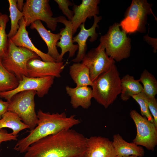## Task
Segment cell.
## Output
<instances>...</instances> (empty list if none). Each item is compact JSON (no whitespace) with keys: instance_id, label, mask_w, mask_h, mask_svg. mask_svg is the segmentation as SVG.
I'll return each instance as SVG.
<instances>
[{"instance_id":"obj_1","label":"cell","mask_w":157,"mask_h":157,"mask_svg":"<svg viewBox=\"0 0 157 157\" xmlns=\"http://www.w3.org/2000/svg\"><path fill=\"white\" fill-rule=\"evenodd\" d=\"M86 138L74 130H64L32 143L25 152L24 157L83 156L86 149Z\"/></svg>"},{"instance_id":"obj_2","label":"cell","mask_w":157,"mask_h":157,"mask_svg":"<svg viewBox=\"0 0 157 157\" xmlns=\"http://www.w3.org/2000/svg\"><path fill=\"white\" fill-rule=\"evenodd\" d=\"M37 126L26 137L19 140L13 149L20 153L26 152L36 141L62 130L70 129L81 123L75 115L67 117L65 112L51 113L39 109L37 112Z\"/></svg>"},{"instance_id":"obj_3","label":"cell","mask_w":157,"mask_h":157,"mask_svg":"<svg viewBox=\"0 0 157 157\" xmlns=\"http://www.w3.org/2000/svg\"><path fill=\"white\" fill-rule=\"evenodd\" d=\"M119 73L115 64L107 72L100 74L93 82V98L105 108H107L121 94Z\"/></svg>"},{"instance_id":"obj_4","label":"cell","mask_w":157,"mask_h":157,"mask_svg":"<svg viewBox=\"0 0 157 157\" xmlns=\"http://www.w3.org/2000/svg\"><path fill=\"white\" fill-rule=\"evenodd\" d=\"M120 27L119 24L114 23L99 39L100 44L104 47L108 56L117 62L128 58L131 49V39Z\"/></svg>"},{"instance_id":"obj_5","label":"cell","mask_w":157,"mask_h":157,"mask_svg":"<svg viewBox=\"0 0 157 157\" xmlns=\"http://www.w3.org/2000/svg\"><path fill=\"white\" fill-rule=\"evenodd\" d=\"M7 51L1 60L3 66L14 74L19 81L24 76H28L27 64L34 58L41 59L35 53L28 49L17 46L8 38Z\"/></svg>"},{"instance_id":"obj_6","label":"cell","mask_w":157,"mask_h":157,"mask_svg":"<svg viewBox=\"0 0 157 157\" xmlns=\"http://www.w3.org/2000/svg\"><path fill=\"white\" fill-rule=\"evenodd\" d=\"M36 91L27 90L14 95L9 102L8 111L13 112L29 127L30 131L37 126L38 119L35 110Z\"/></svg>"},{"instance_id":"obj_7","label":"cell","mask_w":157,"mask_h":157,"mask_svg":"<svg viewBox=\"0 0 157 157\" xmlns=\"http://www.w3.org/2000/svg\"><path fill=\"white\" fill-rule=\"evenodd\" d=\"M152 6L146 0H133L124 18L119 24L122 30L126 33L145 32L147 15H154Z\"/></svg>"},{"instance_id":"obj_8","label":"cell","mask_w":157,"mask_h":157,"mask_svg":"<svg viewBox=\"0 0 157 157\" xmlns=\"http://www.w3.org/2000/svg\"><path fill=\"white\" fill-rule=\"evenodd\" d=\"M49 2V0H26L22 11L26 26L37 20H42L52 31L56 30L57 23L56 17H53Z\"/></svg>"},{"instance_id":"obj_9","label":"cell","mask_w":157,"mask_h":157,"mask_svg":"<svg viewBox=\"0 0 157 157\" xmlns=\"http://www.w3.org/2000/svg\"><path fill=\"white\" fill-rule=\"evenodd\" d=\"M130 115L136 128L137 133L133 142L154 151L157 144V127L135 110L130 111Z\"/></svg>"},{"instance_id":"obj_10","label":"cell","mask_w":157,"mask_h":157,"mask_svg":"<svg viewBox=\"0 0 157 157\" xmlns=\"http://www.w3.org/2000/svg\"><path fill=\"white\" fill-rule=\"evenodd\" d=\"M82 63L89 68L90 79L93 82L100 74L109 70L115 61L106 53L101 44L86 53Z\"/></svg>"},{"instance_id":"obj_11","label":"cell","mask_w":157,"mask_h":157,"mask_svg":"<svg viewBox=\"0 0 157 157\" xmlns=\"http://www.w3.org/2000/svg\"><path fill=\"white\" fill-rule=\"evenodd\" d=\"M55 77L49 76L42 78H33L24 76L19 81V84L15 89L9 91L0 92V97L6 99L9 102L12 97L19 92L29 90L36 91L39 97L47 94L53 83Z\"/></svg>"},{"instance_id":"obj_12","label":"cell","mask_w":157,"mask_h":157,"mask_svg":"<svg viewBox=\"0 0 157 157\" xmlns=\"http://www.w3.org/2000/svg\"><path fill=\"white\" fill-rule=\"evenodd\" d=\"M41 59L34 58L28 61L27 64L28 76L42 78L49 76L59 78L65 65L61 62H45Z\"/></svg>"},{"instance_id":"obj_13","label":"cell","mask_w":157,"mask_h":157,"mask_svg":"<svg viewBox=\"0 0 157 157\" xmlns=\"http://www.w3.org/2000/svg\"><path fill=\"white\" fill-rule=\"evenodd\" d=\"M86 149L83 157H115L116 154L112 142L100 136L86 138Z\"/></svg>"},{"instance_id":"obj_14","label":"cell","mask_w":157,"mask_h":157,"mask_svg":"<svg viewBox=\"0 0 157 157\" xmlns=\"http://www.w3.org/2000/svg\"><path fill=\"white\" fill-rule=\"evenodd\" d=\"M100 2L99 0H82L78 5L73 3L72 10L74 14L71 21L73 35L81 24L85 23L87 18L91 19L99 14L98 5Z\"/></svg>"},{"instance_id":"obj_15","label":"cell","mask_w":157,"mask_h":157,"mask_svg":"<svg viewBox=\"0 0 157 157\" xmlns=\"http://www.w3.org/2000/svg\"><path fill=\"white\" fill-rule=\"evenodd\" d=\"M57 22L64 24L65 27L62 28L59 33L60 35V41L57 42V47L61 49V52L57 62H61L63 56L67 52H69V58L73 57L78 50L77 44H74L73 40L72 26L71 21L67 20L63 16L56 17Z\"/></svg>"},{"instance_id":"obj_16","label":"cell","mask_w":157,"mask_h":157,"mask_svg":"<svg viewBox=\"0 0 157 157\" xmlns=\"http://www.w3.org/2000/svg\"><path fill=\"white\" fill-rule=\"evenodd\" d=\"M93 17L94 23L91 27L86 29L84 23L82 24L80 26V30L79 32L73 38V42L77 43L78 47V52L76 57L72 60L74 63H80L83 59L86 53L87 48L86 42L88 38H90L89 41L91 42L95 41L97 38L98 34L96 32V28L98 27V24L102 17L97 15Z\"/></svg>"},{"instance_id":"obj_17","label":"cell","mask_w":157,"mask_h":157,"mask_svg":"<svg viewBox=\"0 0 157 157\" xmlns=\"http://www.w3.org/2000/svg\"><path fill=\"white\" fill-rule=\"evenodd\" d=\"M19 28L16 34L10 39L17 46L26 48L35 53L45 62H56L47 53H44L37 49L32 42L26 30L25 22L23 17L19 22Z\"/></svg>"},{"instance_id":"obj_18","label":"cell","mask_w":157,"mask_h":157,"mask_svg":"<svg viewBox=\"0 0 157 157\" xmlns=\"http://www.w3.org/2000/svg\"><path fill=\"white\" fill-rule=\"evenodd\" d=\"M65 90L70 97V103L73 108L76 109L81 106L84 109H88L90 106L91 99L93 98L91 88L88 86L72 88L67 86Z\"/></svg>"},{"instance_id":"obj_19","label":"cell","mask_w":157,"mask_h":157,"mask_svg":"<svg viewBox=\"0 0 157 157\" xmlns=\"http://www.w3.org/2000/svg\"><path fill=\"white\" fill-rule=\"evenodd\" d=\"M30 28L37 30L47 45L48 48L47 53L56 61L60 54L56 46L57 42L60 37V33L54 34L47 30L41 21L39 20L32 23Z\"/></svg>"},{"instance_id":"obj_20","label":"cell","mask_w":157,"mask_h":157,"mask_svg":"<svg viewBox=\"0 0 157 157\" xmlns=\"http://www.w3.org/2000/svg\"><path fill=\"white\" fill-rule=\"evenodd\" d=\"M112 144L117 156H126L135 155L142 157L145 152L143 147L133 142L129 143L124 140L119 134L114 135Z\"/></svg>"},{"instance_id":"obj_21","label":"cell","mask_w":157,"mask_h":157,"mask_svg":"<svg viewBox=\"0 0 157 157\" xmlns=\"http://www.w3.org/2000/svg\"><path fill=\"white\" fill-rule=\"evenodd\" d=\"M69 74L76 86H92L89 69L83 64L74 63L69 68Z\"/></svg>"},{"instance_id":"obj_22","label":"cell","mask_w":157,"mask_h":157,"mask_svg":"<svg viewBox=\"0 0 157 157\" xmlns=\"http://www.w3.org/2000/svg\"><path fill=\"white\" fill-rule=\"evenodd\" d=\"M121 81L120 98L123 101H127L132 96L143 91V86L139 80H135L133 76L126 74L122 77Z\"/></svg>"},{"instance_id":"obj_23","label":"cell","mask_w":157,"mask_h":157,"mask_svg":"<svg viewBox=\"0 0 157 157\" xmlns=\"http://www.w3.org/2000/svg\"><path fill=\"white\" fill-rule=\"evenodd\" d=\"M7 128L13 131L12 134L17 135L21 131L29 129V127L22 122L21 119L16 114L7 111L2 116L0 119V130Z\"/></svg>"},{"instance_id":"obj_24","label":"cell","mask_w":157,"mask_h":157,"mask_svg":"<svg viewBox=\"0 0 157 157\" xmlns=\"http://www.w3.org/2000/svg\"><path fill=\"white\" fill-rule=\"evenodd\" d=\"M19 80L3 65L0 59V92L12 90L18 86Z\"/></svg>"},{"instance_id":"obj_25","label":"cell","mask_w":157,"mask_h":157,"mask_svg":"<svg viewBox=\"0 0 157 157\" xmlns=\"http://www.w3.org/2000/svg\"><path fill=\"white\" fill-rule=\"evenodd\" d=\"M143 84V92L147 97H155L157 94V81L155 77L144 69L138 79Z\"/></svg>"},{"instance_id":"obj_26","label":"cell","mask_w":157,"mask_h":157,"mask_svg":"<svg viewBox=\"0 0 157 157\" xmlns=\"http://www.w3.org/2000/svg\"><path fill=\"white\" fill-rule=\"evenodd\" d=\"M8 2L11 25L8 37V38H11L17 33L19 28V21L23 17V14L17 8V0H8Z\"/></svg>"},{"instance_id":"obj_27","label":"cell","mask_w":157,"mask_h":157,"mask_svg":"<svg viewBox=\"0 0 157 157\" xmlns=\"http://www.w3.org/2000/svg\"><path fill=\"white\" fill-rule=\"evenodd\" d=\"M131 97L140 106L141 115L145 117L151 122L154 123L153 118L148 108L147 97L144 93L142 91Z\"/></svg>"},{"instance_id":"obj_28","label":"cell","mask_w":157,"mask_h":157,"mask_svg":"<svg viewBox=\"0 0 157 157\" xmlns=\"http://www.w3.org/2000/svg\"><path fill=\"white\" fill-rule=\"evenodd\" d=\"M8 21V16L4 14L0 27V59L1 60L5 55L8 48V40L6 28Z\"/></svg>"},{"instance_id":"obj_29","label":"cell","mask_w":157,"mask_h":157,"mask_svg":"<svg viewBox=\"0 0 157 157\" xmlns=\"http://www.w3.org/2000/svg\"><path fill=\"white\" fill-rule=\"evenodd\" d=\"M58 5L59 9L63 13L67 18L68 20L71 21L74 15L72 10L69 9V6H73L74 3L69 0H55Z\"/></svg>"},{"instance_id":"obj_30","label":"cell","mask_w":157,"mask_h":157,"mask_svg":"<svg viewBox=\"0 0 157 157\" xmlns=\"http://www.w3.org/2000/svg\"><path fill=\"white\" fill-rule=\"evenodd\" d=\"M147 97L149 111L153 118L154 123L157 127V102L155 97Z\"/></svg>"},{"instance_id":"obj_31","label":"cell","mask_w":157,"mask_h":157,"mask_svg":"<svg viewBox=\"0 0 157 157\" xmlns=\"http://www.w3.org/2000/svg\"><path fill=\"white\" fill-rule=\"evenodd\" d=\"M18 135H13L12 133H9L3 129L0 130V147L1 143L4 142L17 140Z\"/></svg>"},{"instance_id":"obj_32","label":"cell","mask_w":157,"mask_h":157,"mask_svg":"<svg viewBox=\"0 0 157 157\" xmlns=\"http://www.w3.org/2000/svg\"><path fill=\"white\" fill-rule=\"evenodd\" d=\"M9 104L8 101H5L0 99V119L2 115L8 111Z\"/></svg>"},{"instance_id":"obj_33","label":"cell","mask_w":157,"mask_h":157,"mask_svg":"<svg viewBox=\"0 0 157 157\" xmlns=\"http://www.w3.org/2000/svg\"><path fill=\"white\" fill-rule=\"evenodd\" d=\"M24 1L23 0H17V7L18 9L22 12L23 9L24 5Z\"/></svg>"},{"instance_id":"obj_34","label":"cell","mask_w":157,"mask_h":157,"mask_svg":"<svg viewBox=\"0 0 157 157\" xmlns=\"http://www.w3.org/2000/svg\"><path fill=\"white\" fill-rule=\"evenodd\" d=\"M4 14H2L0 12V27L1 26V23L2 19L3 16Z\"/></svg>"},{"instance_id":"obj_35","label":"cell","mask_w":157,"mask_h":157,"mask_svg":"<svg viewBox=\"0 0 157 157\" xmlns=\"http://www.w3.org/2000/svg\"><path fill=\"white\" fill-rule=\"evenodd\" d=\"M115 157H138V156L135 155H131L126 156H117Z\"/></svg>"},{"instance_id":"obj_36","label":"cell","mask_w":157,"mask_h":157,"mask_svg":"<svg viewBox=\"0 0 157 157\" xmlns=\"http://www.w3.org/2000/svg\"><path fill=\"white\" fill-rule=\"evenodd\" d=\"M83 157V156H73V157Z\"/></svg>"}]
</instances>
